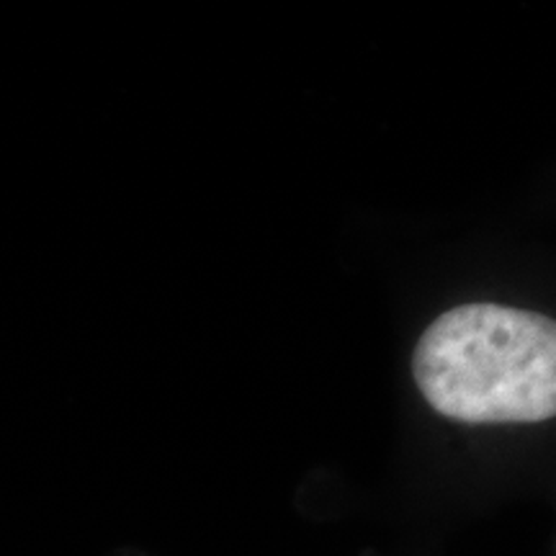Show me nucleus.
<instances>
[{"label": "nucleus", "mask_w": 556, "mask_h": 556, "mask_svg": "<svg viewBox=\"0 0 556 556\" xmlns=\"http://www.w3.org/2000/svg\"><path fill=\"white\" fill-rule=\"evenodd\" d=\"M413 377L454 420L541 422L556 413V325L503 304H462L417 340Z\"/></svg>", "instance_id": "obj_1"}]
</instances>
